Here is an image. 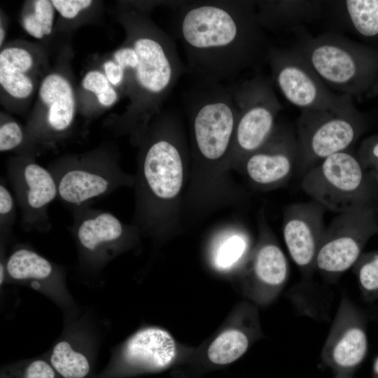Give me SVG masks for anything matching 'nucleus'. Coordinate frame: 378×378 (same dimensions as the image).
I'll return each mask as SVG.
<instances>
[{
  "label": "nucleus",
  "instance_id": "obj_1",
  "mask_svg": "<svg viewBox=\"0 0 378 378\" xmlns=\"http://www.w3.org/2000/svg\"><path fill=\"white\" fill-rule=\"evenodd\" d=\"M177 29L186 68L198 85L226 84L260 69L270 46L256 1H178Z\"/></svg>",
  "mask_w": 378,
  "mask_h": 378
},
{
  "label": "nucleus",
  "instance_id": "obj_2",
  "mask_svg": "<svg viewBox=\"0 0 378 378\" xmlns=\"http://www.w3.org/2000/svg\"><path fill=\"white\" fill-rule=\"evenodd\" d=\"M127 41L138 55L136 68L130 71L132 97L129 111L134 125H144L160 113L186 66L174 40L143 14L130 12L125 18Z\"/></svg>",
  "mask_w": 378,
  "mask_h": 378
},
{
  "label": "nucleus",
  "instance_id": "obj_3",
  "mask_svg": "<svg viewBox=\"0 0 378 378\" xmlns=\"http://www.w3.org/2000/svg\"><path fill=\"white\" fill-rule=\"evenodd\" d=\"M293 34L292 47L330 90L358 102L378 96V48L330 31L312 36L302 27Z\"/></svg>",
  "mask_w": 378,
  "mask_h": 378
},
{
  "label": "nucleus",
  "instance_id": "obj_4",
  "mask_svg": "<svg viewBox=\"0 0 378 378\" xmlns=\"http://www.w3.org/2000/svg\"><path fill=\"white\" fill-rule=\"evenodd\" d=\"M302 190L337 214L372 206L378 209V186L351 149L333 154L307 170Z\"/></svg>",
  "mask_w": 378,
  "mask_h": 378
},
{
  "label": "nucleus",
  "instance_id": "obj_5",
  "mask_svg": "<svg viewBox=\"0 0 378 378\" xmlns=\"http://www.w3.org/2000/svg\"><path fill=\"white\" fill-rule=\"evenodd\" d=\"M186 99L197 157L211 162L230 158L237 120L231 84L197 85Z\"/></svg>",
  "mask_w": 378,
  "mask_h": 378
},
{
  "label": "nucleus",
  "instance_id": "obj_6",
  "mask_svg": "<svg viewBox=\"0 0 378 378\" xmlns=\"http://www.w3.org/2000/svg\"><path fill=\"white\" fill-rule=\"evenodd\" d=\"M370 125L369 114L356 106L344 111H300L295 126L297 167L306 172L333 154L350 150Z\"/></svg>",
  "mask_w": 378,
  "mask_h": 378
},
{
  "label": "nucleus",
  "instance_id": "obj_7",
  "mask_svg": "<svg viewBox=\"0 0 378 378\" xmlns=\"http://www.w3.org/2000/svg\"><path fill=\"white\" fill-rule=\"evenodd\" d=\"M230 84L237 109L230 159L242 164L272 135L283 106L271 77L257 74Z\"/></svg>",
  "mask_w": 378,
  "mask_h": 378
},
{
  "label": "nucleus",
  "instance_id": "obj_8",
  "mask_svg": "<svg viewBox=\"0 0 378 378\" xmlns=\"http://www.w3.org/2000/svg\"><path fill=\"white\" fill-rule=\"evenodd\" d=\"M267 62L273 83L300 111H344L355 107L351 96L330 90L294 48L271 45Z\"/></svg>",
  "mask_w": 378,
  "mask_h": 378
},
{
  "label": "nucleus",
  "instance_id": "obj_9",
  "mask_svg": "<svg viewBox=\"0 0 378 378\" xmlns=\"http://www.w3.org/2000/svg\"><path fill=\"white\" fill-rule=\"evenodd\" d=\"M378 233V209L357 207L338 214L326 226L316 270L334 279L353 267L368 241Z\"/></svg>",
  "mask_w": 378,
  "mask_h": 378
},
{
  "label": "nucleus",
  "instance_id": "obj_10",
  "mask_svg": "<svg viewBox=\"0 0 378 378\" xmlns=\"http://www.w3.org/2000/svg\"><path fill=\"white\" fill-rule=\"evenodd\" d=\"M157 128L146 141L141 158V186L153 200L169 201L181 190L183 153L177 135V115L159 113Z\"/></svg>",
  "mask_w": 378,
  "mask_h": 378
},
{
  "label": "nucleus",
  "instance_id": "obj_11",
  "mask_svg": "<svg viewBox=\"0 0 378 378\" xmlns=\"http://www.w3.org/2000/svg\"><path fill=\"white\" fill-rule=\"evenodd\" d=\"M49 170L57 186V197L73 211L110 194L129 179L115 160L101 155L63 159Z\"/></svg>",
  "mask_w": 378,
  "mask_h": 378
},
{
  "label": "nucleus",
  "instance_id": "obj_12",
  "mask_svg": "<svg viewBox=\"0 0 378 378\" xmlns=\"http://www.w3.org/2000/svg\"><path fill=\"white\" fill-rule=\"evenodd\" d=\"M368 347L367 318L343 295L323 346L321 360L335 374H354L365 359Z\"/></svg>",
  "mask_w": 378,
  "mask_h": 378
},
{
  "label": "nucleus",
  "instance_id": "obj_13",
  "mask_svg": "<svg viewBox=\"0 0 378 378\" xmlns=\"http://www.w3.org/2000/svg\"><path fill=\"white\" fill-rule=\"evenodd\" d=\"M7 174L20 208L22 226L29 230L50 229L48 206L58 196L57 186L50 171L31 157L22 156L9 162Z\"/></svg>",
  "mask_w": 378,
  "mask_h": 378
},
{
  "label": "nucleus",
  "instance_id": "obj_14",
  "mask_svg": "<svg viewBox=\"0 0 378 378\" xmlns=\"http://www.w3.org/2000/svg\"><path fill=\"white\" fill-rule=\"evenodd\" d=\"M326 211L314 200L290 204L284 211L282 230L286 248L307 279L316 270V256L326 227Z\"/></svg>",
  "mask_w": 378,
  "mask_h": 378
},
{
  "label": "nucleus",
  "instance_id": "obj_15",
  "mask_svg": "<svg viewBox=\"0 0 378 378\" xmlns=\"http://www.w3.org/2000/svg\"><path fill=\"white\" fill-rule=\"evenodd\" d=\"M298 143L295 127L276 123L270 138L242 162L254 183L279 186L291 177L298 164Z\"/></svg>",
  "mask_w": 378,
  "mask_h": 378
},
{
  "label": "nucleus",
  "instance_id": "obj_16",
  "mask_svg": "<svg viewBox=\"0 0 378 378\" xmlns=\"http://www.w3.org/2000/svg\"><path fill=\"white\" fill-rule=\"evenodd\" d=\"M73 234L86 253L98 255L116 248L128 236V229L111 213L88 206L74 210Z\"/></svg>",
  "mask_w": 378,
  "mask_h": 378
},
{
  "label": "nucleus",
  "instance_id": "obj_17",
  "mask_svg": "<svg viewBox=\"0 0 378 378\" xmlns=\"http://www.w3.org/2000/svg\"><path fill=\"white\" fill-rule=\"evenodd\" d=\"M263 233L253 254L250 270L252 297L261 304L269 303L279 295L290 273L281 248L270 234Z\"/></svg>",
  "mask_w": 378,
  "mask_h": 378
},
{
  "label": "nucleus",
  "instance_id": "obj_18",
  "mask_svg": "<svg viewBox=\"0 0 378 378\" xmlns=\"http://www.w3.org/2000/svg\"><path fill=\"white\" fill-rule=\"evenodd\" d=\"M323 20L330 32L350 33L378 48V0L325 1Z\"/></svg>",
  "mask_w": 378,
  "mask_h": 378
},
{
  "label": "nucleus",
  "instance_id": "obj_19",
  "mask_svg": "<svg viewBox=\"0 0 378 378\" xmlns=\"http://www.w3.org/2000/svg\"><path fill=\"white\" fill-rule=\"evenodd\" d=\"M323 0L256 1L257 19L264 30L293 31L323 18Z\"/></svg>",
  "mask_w": 378,
  "mask_h": 378
},
{
  "label": "nucleus",
  "instance_id": "obj_20",
  "mask_svg": "<svg viewBox=\"0 0 378 378\" xmlns=\"http://www.w3.org/2000/svg\"><path fill=\"white\" fill-rule=\"evenodd\" d=\"M38 95L46 108L45 126L36 137L48 139L66 132L76 114V98L72 85L60 74L52 73L41 81Z\"/></svg>",
  "mask_w": 378,
  "mask_h": 378
},
{
  "label": "nucleus",
  "instance_id": "obj_21",
  "mask_svg": "<svg viewBox=\"0 0 378 378\" xmlns=\"http://www.w3.org/2000/svg\"><path fill=\"white\" fill-rule=\"evenodd\" d=\"M177 354L176 343L164 329L150 327L134 333L127 342L123 355L131 365L147 370L169 366Z\"/></svg>",
  "mask_w": 378,
  "mask_h": 378
},
{
  "label": "nucleus",
  "instance_id": "obj_22",
  "mask_svg": "<svg viewBox=\"0 0 378 378\" xmlns=\"http://www.w3.org/2000/svg\"><path fill=\"white\" fill-rule=\"evenodd\" d=\"M35 64L34 57L27 48L12 46L0 52V85L10 97L24 99L34 92V83L29 76Z\"/></svg>",
  "mask_w": 378,
  "mask_h": 378
},
{
  "label": "nucleus",
  "instance_id": "obj_23",
  "mask_svg": "<svg viewBox=\"0 0 378 378\" xmlns=\"http://www.w3.org/2000/svg\"><path fill=\"white\" fill-rule=\"evenodd\" d=\"M252 341V333L243 328H231L220 333L207 350L209 360L217 365L230 364L242 356Z\"/></svg>",
  "mask_w": 378,
  "mask_h": 378
},
{
  "label": "nucleus",
  "instance_id": "obj_24",
  "mask_svg": "<svg viewBox=\"0 0 378 378\" xmlns=\"http://www.w3.org/2000/svg\"><path fill=\"white\" fill-rule=\"evenodd\" d=\"M6 270L15 280H46L54 274V267L36 252L20 248L9 256Z\"/></svg>",
  "mask_w": 378,
  "mask_h": 378
},
{
  "label": "nucleus",
  "instance_id": "obj_25",
  "mask_svg": "<svg viewBox=\"0 0 378 378\" xmlns=\"http://www.w3.org/2000/svg\"><path fill=\"white\" fill-rule=\"evenodd\" d=\"M50 363L54 369L64 378H83L90 370L87 358L74 350L66 341H61L55 346Z\"/></svg>",
  "mask_w": 378,
  "mask_h": 378
},
{
  "label": "nucleus",
  "instance_id": "obj_26",
  "mask_svg": "<svg viewBox=\"0 0 378 378\" xmlns=\"http://www.w3.org/2000/svg\"><path fill=\"white\" fill-rule=\"evenodd\" d=\"M55 8L51 1H31V9L22 17V26L30 36L41 39L51 34L55 18Z\"/></svg>",
  "mask_w": 378,
  "mask_h": 378
},
{
  "label": "nucleus",
  "instance_id": "obj_27",
  "mask_svg": "<svg viewBox=\"0 0 378 378\" xmlns=\"http://www.w3.org/2000/svg\"><path fill=\"white\" fill-rule=\"evenodd\" d=\"M248 239L241 232H233L220 239L213 255L215 267L220 270L232 268L246 255Z\"/></svg>",
  "mask_w": 378,
  "mask_h": 378
},
{
  "label": "nucleus",
  "instance_id": "obj_28",
  "mask_svg": "<svg viewBox=\"0 0 378 378\" xmlns=\"http://www.w3.org/2000/svg\"><path fill=\"white\" fill-rule=\"evenodd\" d=\"M352 268L362 297L368 302L378 300V251L363 253Z\"/></svg>",
  "mask_w": 378,
  "mask_h": 378
},
{
  "label": "nucleus",
  "instance_id": "obj_29",
  "mask_svg": "<svg viewBox=\"0 0 378 378\" xmlns=\"http://www.w3.org/2000/svg\"><path fill=\"white\" fill-rule=\"evenodd\" d=\"M356 154L365 171L378 186V134L363 139Z\"/></svg>",
  "mask_w": 378,
  "mask_h": 378
},
{
  "label": "nucleus",
  "instance_id": "obj_30",
  "mask_svg": "<svg viewBox=\"0 0 378 378\" xmlns=\"http://www.w3.org/2000/svg\"><path fill=\"white\" fill-rule=\"evenodd\" d=\"M24 139L21 126L15 120L1 121L0 125V151L7 152L18 148Z\"/></svg>",
  "mask_w": 378,
  "mask_h": 378
},
{
  "label": "nucleus",
  "instance_id": "obj_31",
  "mask_svg": "<svg viewBox=\"0 0 378 378\" xmlns=\"http://www.w3.org/2000/svg\"><path fill=\"white\" fill-rule=\"evenodd\" d=\"M15 218V200L4 184H0V229L1 234H8Z\"/></svg>",
  "mask_w": 378,
  "mask_h": 378
},
{
  "label": "nucleus",
  "instance_id": "obj_32",
  "mask_svg": "<svg viewBox=\"0 0 378 378\" xmlns=\"http://www.w3.org/2000/svg\"><path fill=\"white\" fill-rule=\"evenodd\" d=\"M81 83L84 89L94 93L97 98L113 87L104 73L98 70L87 72Z\"/></svg>",
  "mask_w": 378,
  "mask_h": 378
},
{
  "label": "nucleus",
  "instance_id": "obj_33",
  "mask_svg": "<svg viewBox=\"0 0 378 378\" xmlns=\"http://www.w3.org/2000/svg\"><path fill=\"white\" fill-rule=\"evenodd\" d=\"M55 9L64 18L72 19L90 7V0H52Z\"/></svg>",
  "mask_w": 378,
  "mask_h": 378
},
{
  "label": "nucleus",
  "instance_id": "obj_34",
  "mask_svg": "<svg viewBox=\"0 0 378 378\" xmlns=\"http://www.w3.org/2000/svg\"><path fill=\"white\" fill-rule=\"evenodd\" d=\"M113 57V59L126 73L134 70L138 64V55L129 42L126 46L116 50Z\"/></svg>",
  "mask_w": 378,
  "mask_h": 378
},
{
  "label": "nucleus",
  "instance_id": "obj_35",
  "mask_svg": "<svg viewBox=\"0 0 378 378\" xmlns=\"http://www.w3.org/2000/svg\"><path fill=\"white\" fill-rule=\"evenodd\" d=\"M24 378H55V372L47 362L36 360L26 368Z\"/></svg>",
  "mask_w": 378,
  "mask_h": 378
},
{
  "label": "nucleus",
  "instance_id": "obj_36",
  "mask_svg": "<svg viewBox=\"0 0 378 378\" xmlns=\"http://www.w3.org/2000/svg\"><path fill=\"white\" fill-rule=\"evenodd\" d=\"M104 73L111 85L119 86L125 78L126 72L113 59H109L104 63Z\"/></svg>",
  "mask_w": 378,
  "mask_h": 378
},
{
  "label": "nucleus",
  "instance_id": "obj_37",
  "mask_svg": "<svg viewBox=\"0 0 378 378\" xmlns=\"http://www.w3.org/2000/svg\"><path fill=\"white\" fill-rule=\"evenodd\" d=\"M372 378H378V356L374 359L373 361Z\"/></svg>",
  "mask_w": 378,
  "mask_h": 378
},
{
  "label": "nucleus",
  "instance_id": "obj_38",
  "mask_svg": "<svg viewBox=\"0 0 378 378\" xmlns=\"http://www.w3.org/2000/svg\"><path fill=\"white\" fill-rule=\"evenodd\" d=\"M5 269L6 266L2 264V262L0 265V283L1 284L3 283L5 277Z\"/></svg>",
  "mask_w": 378,
  "mask_h": 378
},
{
  "label": "nucleus",
  "instance_id": "obj_39",
  "mask_svg": "<svg viewBox=\"0 0 378 378\" xmlns=\"http://www.w3.org/2000/svg\"><path fill=\"white\" fill-rule=\"evenodd\" d=\"M6 34H5V29L2 27V25H1L0 28V46H1L5 38Z\"/></svg>",
  "mask_w": 378,
  "mask_h": 378
},
{
  "label": "nucleus",
  "instance_id": "obj_40",
  "mask_svg": "<svg viewBox=\"0 0 378 378\" xmlns=\"http://www.w3.org/2000/svg\"><path fill=\"white\" fill-rule=\"evenodd\" d=\"M354 374H335L332 378H354Z\"/></svg>",
  "mask_w": 378,
  "mask_h": 378
}]
</instances>
